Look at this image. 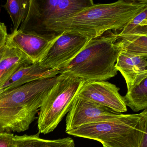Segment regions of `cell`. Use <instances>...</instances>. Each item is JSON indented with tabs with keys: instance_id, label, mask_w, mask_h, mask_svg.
Instances as JSON below:
<instances>
[{
	"instance_id": "1",
	"label": "cell",
	"mask_w": 147,
	"mask_h": 147,
	"mask_svg": "<svg viewBox=\"0 0 147 147\" xmlns=\"http://www.w3.org/2000/svg\"><path fill=\"white\" fill-rule=\"evenodd\" d=\"M147 8V0H119L109 4H94L57 20L48 33L67 32L94 39L107 32L122 30L130 21Z\"/></svg>"
},
{
	"instance_id": "2",
	"label": "cell",
	"mask_w": 147,
	"mask_h": 147,
	"mask_svg": "<svg viewBox=\"0 0 147 147\" xmlns=\"http://www.w3.org/2000/svg\"><path fill=\"white\" fill-rule=\"evenodd\" d=\"M58 76L26 83L0 95V133L29 129Z\"/></svg>"
},
{
	"instance_id": "3",
	"label": "cell",
	"mask_w": 147,
	"mask_h": 147,
	"mask_svg": "<svg viewBox=\"0 0 147 147\" xmlns=\"http://www.w3.org/2000/svg\"><path fill=\"white\" fill-rule=\"evenodd\" d=\"M117 34L107 32L90 40L60 74L78 77L84 81H106L116 76V62L123 50Z\"/></svg>"
},
{
	"instance_id": "4",
	"label": "cell",
	"mask_w": 147,
	"mask_h": 147,
	"mask_svg": "<svg viewBox=\"0 0 147 147\" xmlns=\"http://www.w3.org/2000/svg\"><path fill=\"white\" fill-rule=\"evenodd\" d=\"M147 127V110L137 114H120L106 121L88 124L66 132L99 142L108 147H139Z\"/></svg>"
},
{
	"instance_id": "5",
	"label": "cell",
	"mask_w": 147,
	"mask_h": 147,
	"mask_svg": "<svg viewBox=\"0 0 147 147\" xmlns=\"http://www.w3.org/2000/svg\"><path fill=\"white\" fill-rule=\"evenodd\" d=\"M84 81L78 77L60 74L58 80L39 109L38 132L49 134L58 126L69 112Z\"/></svg>"
},
{
	"instance_id": "6",
	"label": "cell",
	"mask_w": 147,
	"mask_h": 147,
	"mask_svg": "<svg viewBox=\"0 0 147 147\" xmlns=\"http://www.w3.org/2000/svg\"><path fill=\"white\" fill-rule=\"evenodd\" d=\"M94 4L92 0H30L27 16L18 30L42 36H52L49 35L48 32L57 20Z\"/></svg>"
},
{
	"instance_id": "7",
	"label": "cell",
	"mask_w": 147,
	"mask_h": 147,
	"mask_svg": "<svg viewBox=\"0 0 147 147\" xmlns=\"http://www.w3.org/2000/svg\"><path fill=\"white\" fill-rule=\"evenodd\" d=\"M91 40L78 34L67 32L60 33L39 64L47 69L61 71L82 51Z\"/></svg>"
},
{
	"instance_id": "8",
	"label": "cell",
	"mask_w": 147,
	"mask_h": 147,
	"mask_svg": "<svg viewBox=\"0 0 147 147\" xmlns=\"http://www.w3.org/2000/svg\"><path fill=\"white\" fill-rule=\"evenodd\" d=\"M120 114L77 95L66 117L65 131L88 124L106 121Z\"/></svg>"
},
{
	"instance_id": "9",
	"label": "cell",
	"mask_w": 147,
	"mask_h": 147,
	"mask_svg": "<svg viewBox=\"0 0 147 147\" xmlns=\"http://www.w3.org/2000/svg\"><path fill=\"white\" fill-rule=\"evenodd\" d=\"M119 90L116 85L106 81H84L77 95L121 113L127 112V108Z\"/></svg>"
},
{
	"instance_id": "10",
	"label": "cell",
	"mask_w": 147,
	"mask_h": 147,
	"mask_svg": "<svg viewBox=\"0 0 147 147\" xmlns=\"http://www.w3.org/2000/svg\"><path fill=\"white\" fill-rule=\"evenodd\" d=\"M59 35L42 36L18 30L8 35L7 42L35 63L40 62Z\"/></svg>"
},
{
	"instance_id": "11",
	"label": "cell",
	"mask_w": 147,
	"mask_h": 147,
	"mask_svg": "<svg viewBox=\"0 0 147 147\" xmlns=\"http://www.w3.org/2000/svg\"><path fill=\"white\" fill-rule=\"evenodd\" d=\"M147 55L122 50L118 56L115 67L124 78L127 89L136 81L147 74Z\"/></svg>"
},
{
	"instance_id": "12",
	"label": "cell",
	"mask_w": 147,
	"mask_h": 147,
	"mask_svg": "<svg viewBox=\"0 0 147 147\" xmlns=\"http://www.w3.org/2000/svg\"><path fill=\"white\" fill-rule=\"evenodd\" d=\"M60 73L59 70L44 68L40 66L39 63H32L20 67L0 88L7 91L35 81L55 77Z\"/></svg>"
},
{
	"instance_id": "13",
	"label": "cell",
	"mask_w": 147,
	"mask_h": 147,
	"mask_svg": "<svg viewBox=\"0 0 147 147\" xmlns=\"http://www.w3.org/2000/svg\"><path fill=\"white\" fill-rule=\"evenodd\" d=\"M31 64L22 52L7 41L3 57L0 60V86L20 67Z\"/></svg>"
},
{
	"instance_id": "14",
	"label": "cell",
	"mask_w": 147,
	"mask_h": 147,
	"mask_svg": "<svg viewBox=\"0 0 147 147\" xmlns=\"http://www.w3.org/2000/svg\"><path fill=\"white\" fill-rule=\"evenodd\" d=\"M39 134L14 135L10 147H75L74 142L69 137L48 140L40 138Z\"/></svg>"
},
{
	"instance_id": "15",
	"label": "cell",
	"mask_w": 147,
	"mask_h": 147,
	"mask_svg": "<svg viewBox=\"0 0 147 147\" xmlns=\"http://www.w3.org/2000/svg\"><path fill=\"white\" fill-rule=\"evenodd\" d=\"M123 98L125 105L133 111L147 109V74L136 81Z\"/></svg>"
},
{
	"instance_id": "16",
	"label": "cell",
	"mask_w": 147,
	"mask_h": 147,
	"mask_svg": "<svg viewBox=\"0 0 147 147\" xmlns=\"http://www.w3.org/2000/svg\"><path fill=\"white\" fill-rule=\"evenodd\" d=\"M29 5L30 0H8L3 6L12 21L13 31L18 30L25 19Z\"/></svg>"
},
{
	"instance_id": "17",
	"label": "cell",
	"mask_w": 147,
	"mask_h": 147,
	"mask_svg": "<svg viewBox=\"0 0 147 147\" xmlns=\"http://www.w3.org/2000/svg\"><path fill=\"white\" fill-rule=\"evenodd\" d=\"M123 50L147 55V33L130 34L119 39Z\"/></svg>"
},
{
	"instance_id": "18",
	"label": "cell",
	"mask_w": 147,
	"mask_h": 147,
	"mask_svg": "<svg viewBox=\"0 0 147 147\" xmlns=\"http://www.w3.org/2000/svg\"><path fill=\"white\" fill-rule=\"evenodd\" d=\"M121 31L117 34L119 39L133 33L147 32V8L132 19Z\"/></svg>"
},
{
	"instance_id": "19",
	"label": "cell",
	"mask_w": 147,
	"mask_h": 147,
	"mask_svg": "<svg viewBox=\"0 0 147 147\" xmlns=\"http://www.w3.org/2000/svg\"><path fill=\"white\" fill-rule=\"evenodd\" d=\"M14 136V134L11 132L0 133V147H11Z\"/></svg>"
},
{
	"instance_id": "20",
	"label": "cell",
	"mask_w": 147,
	"mask_h": 147,
	"mask_svg": "<svg viewBox=\"0 0 147 147\" xmlns=\"http://www.w3.org/2000/svg\"><path fill=\"white\" fill-rule=\"evenodd\" d=\"M8 35L5 25L0 22V49L5 46Z\"/></svg>"
},
{
	"instance_id": "21",
	"label": "cell",
	"mask_w": 147,
	"mask_h": 147,
	"mask_svg": "<svg viewBox=\"0 0 147 147\" xmlns=\"http://www.w3.org/2000/svg\"><path fill=\"white\" fill-rule=\"evenodd\" d=\"M5 46L3 47L2 49H0V60H1L3 57V54H4V50H5Z\"/></svg>"
},
{
	"instance_id": "22",
	"label": "cell",
	"mask_w": 147,
	"mask_h": 147,
	"mask_svg": "<svg viewBox=\"0 0 147 147\" xmlns=\"http://www.w3.org/2000/svg\"><path fill=\"white\" fill-rule=\"evenodd\" d=\"M6 90H5L4 89H2V88H0V95H1V94L6 92Z\"/></svg>"
},
{
	"instance_id": "23",
	"label": "cell",
	"mask_w": 147,
	"mask_h": 147,
	"mask_svg": "<svg viewBox=\"0 0 147 147\" xmlns=\"http://www.w3.org/2000/svg\"><path fill=\"white\" fill-rule=\"evenodd\" d=\"M103 147H107V146H105V145H103Z\"/></svg>"
}]
</instances>
